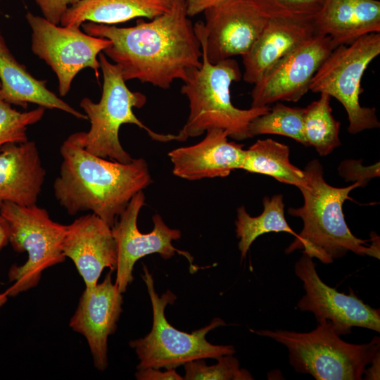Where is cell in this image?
Here are the masks:
<instances>
[{
  "instance_id": "obj_1",
  "label": "cell",
  "mask_w": 380,
  "mask_h": 380,
  "mask_svg": "<svg viewBox=\"0 0 380 380\" xmlns=\"http://www.w3.org/2000/svg\"><path fill=\"white\" fill-rule=\"evenodd\" d=\"M80 27L89 35L110 40L103 53L119 67L125 81L139 80L167 89L175 80L184 82L201 65V42L186 0H175L166 13L149 22L139 19L132 27L89 21Z\"/></svg>"
},
{
  "instance_id": "obj_2",
  "label": "cell",
  "mask_w": 380,
  "mask_h": 380,
  "mask_svg": "<svg viewBox=\"0 0 380 380\" xmlns=\"http://www.w3.org/2000/svg\"><path fill=\"white\" fill-rule=\"evenodd\" d=\"M60 153L53 193L70 215L89 211L112 228L132 198L152 182L144 159L120 163L95 156L85 150L79 132L63 142Z\"/></svg>"
},
{
  "instance_id": "obj_3",
  "label": "cell",
  "mask_w": 380,
  "mask_h": 380,
  "mask_svg": "<svg viewBox=\"0 0 380 380\" xmlns=\"http://www.w3.org/2000/svg\"><path fill=\"white\" fill-rule=\"evenodd\" d=\"M305 184L299 187L303 197L300 208H289V215L301 218L302 230L286 248L285 253L303 249V253L315 258L324 264L343 257L348 251L359 255L379 258V236L368 240L355 236L348 227L343 211V204L351 199L350 192L360 187L358 182L346 187H334L324 179L323 167L317 160L309 162L303 170Z\"/></svg>"
},
{
  "instance_id": "obj_4",
  "label": "cell",
  "mask_w": 380,
  "mask_h": 380,
  "mask_svg": "<svg viewBox=\"0 0 380 380\" xmlns=\"http://www.w3.org/2000/svg\"><path fill=\"white\" fill-rule=\"evenodd\" d=\"M202 50V63L189 74L181 92L189 101L187 120L177 135V141L198 137L210 129L225 130L236 140L251 138L248 127L253 120L267 113L270 106L240 109L232 103L230 87L241 78L237 61L228 58L211 63Z\"/></svg>"
},
{
  "instance_id": "obj_5",
  "label": "cell",
  "mask_w": 380,
  "mask_h": 380,
  "mask_svg": "<svg viewBox=\"0 0 380 380\" xmlns=\"http://www.w3.org/2000/svg\"><path fill=\"white\" fill-rule=\"evenodd\" d=\"M257 334L284 345L296 372L317 380H360L380 351L379 337L370 342L353 344L344 341L329 321H322L310 332L278 329L259 330Z\"/></svg>"
},
{
  "instance_id": "obj_6",
  "label": "cell",
  "mask_w": 380,
  "mask_h": 380,
  "mask_svg": "<svg viewBox=\"0 0 380 380\" xmlns=\"http://www.w3.org/2000/svg\"><path fill=\"white\" fill-rule=\"evenodd\" d=\"M99 60L103 80L101 99L95 103L85 97L80 103L91 123L87 132H79L85 150L120 163L132 161L133 158L122 148L119 139V129L123 124L136 125L158 141L177 140L176 134L156 133L136 117L133 108L143 107L146 102V96L129 89L119 67L108 61L103 52L99 54Z\"/></svg>"
},
{
  "instance_id": "obj_7",
  "label": "cell",
  "mask_w": 380,
  "mask_h": 380,
  "mask_svg": "<svg viewBox=\"0 0 380 380\" xmlns=\"http://www.w3.org/2000/svg\"><path fill=\"white\" fill-rule=\"evenodd\" d=\"M142 278L146 285L152 305L153 325L144 337L133 340L129 346L139 360L137 369L145 368H174L186 362L206 358H215L234 355L236 350L231 345H215L206 340L211 330L226 325L224 321L216 317L211 322L191 333L179 331L172 326L165 315V309L172 304L176 296L167 290L160 297L156 291L152 274L143 265Z\"/></svg>"
},
{
  "instance_id": "obj_8",
  "label": "cell",
  "mask_w": 380,
  "mask_h": 380,
  "mask_svg": "<svg viewBox=\"0 0 380 380\" xmlns=\"http://www.w3.org/2000/svg\"><path fill=\"white\" fill-rule=\"evenodd\" d=\"M0 215L9 225V243L14 251L27 253V261L13 265L8 272L12 282L4 293L14 297L37 286L42 272L65 260L63 242L66 226L53 221L48 211L37 204L3 203Z\"/></svg>"
},
{
  "instance_id": "obj_9",
  "label": "cell",
  "mask_w": 380,
  "mask_h": 380,
  "mask_svg": "<svg viewBox=\"0 0 380 380\" xmlns=\"http://www.w3.org/2000/svg\"><path fill=\"white\" fill-rule=\"evenodd\" d=\"M379 54V32L362 36L350 44L336 47L311 80L309 90L327 94L343 105L348 114V131L350 134L380 126L375 108L362 107L360 103L363 74Z\"/></svg>"
},
{
  "instance_id": "obj_10",
  "label": "cell",
  "mask_w": 380,
  "mask_h": 380,
  "mask_svg": "<svg viewBox=\"0 0 380 380\" xmlns=\"http://www.w3.org/2000/svg\"><path fill=\"white\" fill-rule=\"evenodd\" d=\"M26 19L32 29L31 49L55 72L61 96L67 95L75 77L86 68L99 78L98 56L111 45L110 40L89 35L80 27L55 25L30 12Z\"/></svg>"
},
{
  "instance_id": "obj_11",
  "label": "cell",
  "mask_w": 380,
  "mask_h": 380,
  "mask_svg": "<svg viewBox=\"0 0 380 380\" xmlns=\"http://www.w3.org/2000/svg\"><path fill=\"white\" fill-rule=\"evenodd\" d=\"M203 13L205 23L194 27L213 64L248 52L269 19L251 0H223Z\"/></svg>"
},
{
  "instance_id": "obj_12",
  "label": "cell",
  "mask_w": 380,
  "mask_h": 380,
  "mask_svg": "<svg viewBox=\"0 0 380 380\" xmlns=\"http://www.w3.org/2000/svg\"><path fill=\"white\" fill-rule=\"evenodd\" d=\"M335 48L329 37L319 34L296 47L254 84L251 107L299 101L309 91L317 70Z\"/></svg>"
},
{
  "instance_id": "obj_13",
  "label": "cell",
  "mask_w": 380,
  "mask_h": 380,
  "mask_svg": "<svg viewBox=\"0 0 380 380\" xmlns=\"http://www.w3.org/2000/svg\"><path fill=\"white\" fill-rule=\"evenodd\" d=\"M295 273L305 291L297 307L312 312L317 323L329 321L340 336L350 334L354 327L380 331L379 309L365 303L351 289L349 294H345L327 285L309 255L303 253L295 264Z\"/></svg>"
},
{
  "instance_id": "obj_14",
  "label": "cell",
  "mask_w": 380,
  "mask_h": 380,
  "mask_svg": "<svg viewBox=\"0 0 380 380\" xmlns=\"http://www.w3.org/2000/svg\"><path fill=\"white\" fill-rule=\"evenodd\" d=\"M144 204L145 195L141 191L132 198L111 228L117 245L115 284L122 293L134 279L132 272L136 262L147 255L158 253L167 260L178 253L192 262L190 253L178 250L172 245L173 241L180 239L181 232L170 228L160 215L153 216L154 226L151 232L143 234L138 229L137 218Z\"/></svg>"
},
{
  "instance_id": "obj_15",
  "label": "cell",
  "mask_w": 380,
  "mask_h": 380,
  "mask_svg": "<svg viewBox=\"0 0 380 380\" xmlns=\"http://www.w3.org/2000/svg\"><path fill=\"white\" fill-rule=\"evenodd\" d=\"M112 272L94 287H85L70 320V328L85 338L100 372L108 366V338L115 333L122 312V293L113 283Z\"/></svg>"
},
{
  "instance_id": "obj_16",
  "label": "cell",
  "mask_w": 380,
  "mask_h": 380,
  "mask_svg": "<svg viewBox=\"0 0 380 380\" xmlns=\"http://www.w3.org/2000/svg\"><path fill=\"white\" fill-rule=\"evenodd\" d=\"M63 251L73 262L86 288L98 284L105 268L115 270L117 245L112 229L92 213L66 226Z\"/></svg>"
},
{
  "instance_id": "obj_17",
  "label": "cell",
  "mask_w": 380,
  "mask_h": 380,
  "mask_svg": "<svg viewBox=\"0 0 380 380\" xmlns=\"http://www.w3.org/2000/svg\"><path fill=\"white\" fill-rule=\"evenodd\" d=\"M206 132L200 142L173 149L168 153L175 176L193 181L224 177L232 170L241 169L245 156L243 145L229 141L228 134L222 129Z\"/></svg>"
},
{
  "instance_id": "obj_18",
  "label": "cell",
  "mask_w": 380,
  "mask_h": 380,
  "mask_svg": "<svg viewBox=\"0 0 380 380\" xmlns=\"http://www.w3.org/2000/svg\"><path fill=\"white\" fill-rule=\"evenodd\" d=\"M315 34L314 20L270 18L242 56L243 80L254 84L279 59Z\"/></svg>"
},
{
  "instance_id": "obj_19",
  "label": "cell",
  "mask_w": 380,
  "mask_h": 380,
  "mask_svg": "<svg viewBox=\"0 0 380 380\" xmlns=\"http://www.w3.org/2000/svg\"><path fill=\"white\" fill-rule=\"evenodd\" d=\"M45 176L34 141L4 146L0 151V208L6 202L25 206L37 204Z\"/></svg>"
},
{
  "instance_id": "obj_20",
  "label": "cell",
  "mask_w": 380,
  "mask_h": 380,
  "mask_svg": "<svg viewBox=\"0 0 380 380\" xmlns=\"http://www.w3.org/2000/svg\"><path fill=\"white\" fill-rule=\"evenodd\" d=\"M316 32L331 38L335 47L380 32L378 0H326L314 19Z\"/></svg>"
},
{
  "instance_id": "obj_21",
  "label": "cell",
  "mask_w": 380,
  "mask_h": 380,
  "mask_svg": "<svg viewBox=\"0 0 380 380\" xmlns=\"http://www.w3.org/2000/svg\"><path fill=\"white\" fill-rule=\"evenodd\" d=\"M0 94L9 103L27 108L29 103L49 109H58L82 120L83 114L60 99L46 87V81L34 77L20 63L7 46L0 32Z\"/></svg>"
},
{
  "instance_id": "obj_22",
  "label": "cell",
  "mask_w": 380,
  "mask_h": 380,
  "mask_svg": "<svg viewBox=\"0 0 380 380\" xmlns=\"http://www.w3.org/2000/svg\"><path fill=\"white\" fill-rule=\"evenodd\" d=\"M175 0H80L63 14L62 26L86 22L115 25L136 18L153 19L168 11Z\"/></svg>"
},
{
  "instance_id": "obj_23",
  "label": "cell",
  "mask_w": 380,
  "mask_h": 380,
  "mask_svg": "<svg viewBox=\"0 0 380 380\" xmlns=\"http://www.w3.org/2000/svg\"><path fill=\"white\" fill-rule=\"evenodd\" d=\"M241 169L271 176L297 188L305 184L303 170L289 160V146L271 139L258 140L245 150Z\"/></svg>"
},
{
  "instance_id": "obj_24",
  "label": "cell",
  "mask_w": 380,
  "mask_h": 380,
  "mask_svg": "<svg viewBox=\"0 0 380 380\" xmlns=\"http://www.w3.org/2000/svg\"><path fill=\"white\" fill-rule=\"evenodd\" d=\"M263 211L257 217H251L243 205L237 208L235 221L236 237L239 239V249L243 260L253 241L269 232H288L295 237L297 234L289 227L284 216V203L281 194L263 198Z\"/></svg>"
},
{
  "instance_id": "obj_25",
  "label": "cell",
  "mask_w": 380,
  "mask_h": 380,
  "mask_svg": "<svg viewBox=\"0 0 380 380\" xmlns=\"http://www.w3.org/2000/svg\"><path fill=\"white\" fill-rule=\"evenodd\" d=\"M331 96L320 93L318 100L304 108V135L307 146H313L321 156L331 153L341 145L340 122L332 115Z\"/></svg>"
},
{
  "instance_id": "obj_26",
  "label": "cell",
  "mask_w": 380,
  "mask_h": 380,
  "mask_svg": "<svg viewBox=\"0 0 380 380\" xmlns=\"http://www.w3.org/2000/svg\"><path fill=\"white\" fill-rule=\"evenodd\" d=\"M304 108L289 107L277 102L265 114L251 121V138L259 134H278L290 137L307 146L303 127Z\"/></svg>"
},
{
  "instance_id": "obj_27",
  "label": "cell",
  "mask_w": 380,
  "mask_h": 380,
  "mask_svg": "<svg viewBox=\"0 0 380 380\" xmlns=\"http://www.w3.org/2000/svg\"><path fill=\"white\" fill-rule=\"evenodd\" d=\"M45 110L38 106L30 111H18L0 94V151L7 144L27 141L28 126L40 121Z\"/></svg>"
},
{
  "instance_id": "obj_28",
  "label": "cell",
  "mask_w": 380,
  "mask_h": 380,
  "mask_svg": "<svg viewBox=\"0 0 380 380\" xmlns=\"http://www.w3.org/2000/svg\"><path fill=\"white\" fill-rule=\"evenodd\" d=\"M217 363L207 365L204 359H198L184 365L185 380H252L253 377L246 369L240 368L238 359L233 355L217 358Z\"/></svg>"
},
{
  "instance_id": "obj_29",
  "label": "cell",
  "mask_w": 380,
  "mask_h": 380,
  "mask_svg": "<svg viewBox=\"0 0 380 380\" xmlns=\"http://www.w3.org/2000/svg\"><path fill=\"white\" fill-rule=\"evenodd\" d=\"M267 18L314 20L326 0H251Z\"/></svg>"
},
{
  "instance_id": "obj_30",
  "label": "cell",
  "mask_w": 380,
  "mask_h": 380,
  "mask_svg": "<svg viewBox=\"0 0 380 380\" xmlns=\"http://www.w3.org/2000/svg\"><path fill=\"white\" fill-rule=\"evenodd\" d=\"M339 175L346 182H358L360 186H366L373 178L379 177V163L364 166L361 160H347L338 167Z\"/></svg>"
},
{
  "instance_id": "obj_31",
  "label": "cell",
  "mask_w": 380,
  "mask_h": 380,
  "mask_svg": "<svg viewBox=\"0 0 380 380\" xmlns=\"http://www.w3.org/2000/svg\"><path fill=\"white\" fill-rule=\"evenodd\" d=\"M79 1L80 0H34L43 17L55 25H59L69 7Z\"/></svg>"
},
{
  "instance_id": "obj_32",
  "label": "cell",
  "mask_w": 380,
  "mask_h": 380,
  "mask_svg": "<svg viewBox=\"0 0 380 380\" xmlns=\"http://www.w3.org/2000/svg\"><path fill=\"white\" fill-rule=\"evenodd\" d=\"M160 369L145 368L137 369L135 377L138 380H182L184 378L179 375L174 368L166 369L161 372Z\"/></svg>"
},
{
  "instance_id": "obj_33",
  "label": "cell",
  "mask_w": 380,
  "mask_h": 380,
  "mask_svg": "<svg viewBox=\"0 0 380 380\" xmlns=\"http://www.w3.org/2000/svg\"><path fill=\"white\" fill-rule=\"evenodd\" d=\"M222 1L223 0H186V13L189 17L195 16Z\"/></svg>"
},
{
  "instance_id": "obj_34",
  "label": "cell",
  "mask_w": 380,
  "mask_h": 380,
  "mask_svg": "<svg viewBox=\"0 0 380 380\" xmlns=\"http://www.w3.org/2000/svg\"><path fill=\"white\" fill-rule=\"evenodd\" d=\"M9 225L7 221L0 215V251L9 243ZM8 300V296L0 293V308Z\"/></svg>"
},
{
  "instance_id": "obj_35",
  "label": "cell",
  "mask_w": 380,
  "mask_h": 380,
  "mask_svg": "<svg viewBox=\"0 0 380 380\" xmlns=\"http://www.w3.org/2000/svg\"><path fill=\"white\" fill-rule=\"evenodd\" d=\"M372 365L365 374L366 379H379L380 353L379 352L372 360Z\"/></svg>"
},
{
  "instance_id": "obj_36",
  "label": "cell",
  "mask_w": 380,
  "mask_h": 380,
  "mask_svg": "<svg viewBox=\"0 0 380 380\" xmlns=\"http://www.w3.org/2000/svg\"><path fill=\"white\" fill-rule=\"evenodd\" d=\"M1 89V81H0V90Z\"/></svg>"
}]
</instances>
